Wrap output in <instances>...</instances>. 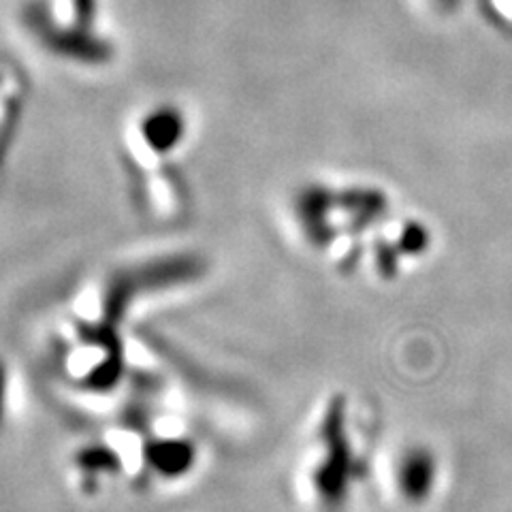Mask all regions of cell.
<instances>
[{"label": "cell", "instance_id": "cell-1", "mask_svg": "<svg viewBox=\"0 0 512 512\" xmlns=\"http://www.w3.org/2000/svg\"><path fill=\"white\" fill-rule=\"evenodd\" d=\"M438 463L431 451L425 448H410L399 459L397 466V487L404 498L412 504H421L429 498L436 487Z\"/></svg>", "mask_w": 512, "mask_h": 512}, {"label": "cell", "instance_id": "cell-2", "mask_svg": "<svg viewBox=\"0 0 512 512\" xmlns=\"http://www.w3.org/2000/svg\"><path fill=\"white\" fill-rule=\"evenodd\" d=\"M9 412V370L7 365L0 361V429L5 425Z\"/></svg>", "mask_w": 512, "mask_h": 512}]
</instances>
